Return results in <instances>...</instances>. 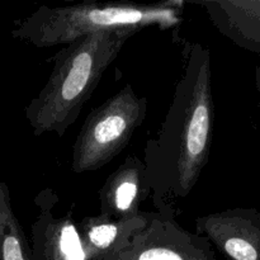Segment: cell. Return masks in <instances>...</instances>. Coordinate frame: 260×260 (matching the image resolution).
Listing matches in <instances>:
<instances>
[{"instance_id": "cell-1", "label": "cell", "mask_w": 260, "mask_h": 260, "mask_svg": "<svg viewBox=\"0 0 260 260\" xmlns=\"http://www.w3.org/2000/svg\"><path fill=\"white\" fill-rule=\"evenodd\" d=\"M184 56L172 104L157 136L146 142L142 160L152 205L175 216L207 165L215 124L210 48L188 43Z\"/></svg>"}, {"instance_id": "cell-2", "label": "cell", "mask_w": 260, "mask_h": 260, "mask_svg": "<svg viewBox=\"0 0 260 260\" xmlns=\"http://www.w3.org/2000/svg\"><path fill=\"white\" fill-rule=\"evenodd\" d=\"M135 35V30L90 33L56 52L51 75L24 109L33 135L62 137L80 116L107 69Z\"/></svg>"}, {"instance_id": "cell-3", "label": "cell", "mask_w": 260, "mask_h": 260, "mask_svg": "<svg viewBox=\"0 0 260 260\" xmlns=\"http://www.w3.org/2000/svg\"><path fill=\"white\" fill-rule=\"evenodd\" d=\"M184 0L139 4L121 2H84L63 7L41 5L14 22L13 38L38 48L66 46L96 32L172 29L182 24Z\"/></svg>"}, {"instance_id": "cell-4", "label": "cell", "mask_w": 260, "mask_h": 260, "mask_svg": "<svg viewBox=\"0 0 260 260\" xmlns=\"http://www.w3.org/2000/svg\"><path fill=\"white\" fill-rule=\"evenodd\" d=\"M146 114L147 98L137 95L129 83L94 108L73 146V172L93 173L111 162L129 144Z\"/></svg>"}, {"instance_id": "cell-5", "label": "cell", "mask_w": 260, "mask_h": 260, "mask_svg": "<svg viewBox=\"0 0 260 260\" xmlns=\"http://www.w3.org/2000/svg\"><path fill=\"white\" fill-rule=\"evenodd\" d=\"M108 260H217L210 241L185 230L174 213L150 212L146 228Z\"/></svg>"}, {"instance_id": "cell-6", "label": "cell", "mask_w": 260, "mask_h": 260, "mask_svg": "<svg viewBox=\"0 0 260 260\" xmlns=\"http://www.w3.org/2000/svg\"><path fill=\"white\" fill-rule=\"evenodd\" d=\"M58 196L52 188L35 197L37 215L30 226L33 260H89L73 213L56 216Z\"/></svg>"}, {"instance_id": "cell-7", "label": "cell", "mask_w": 260, "mask_h": 260, "mask_svg": "<svg viewBox=\"0 0 260 260\" xmlns=\"http://www.w3.org/2000/svg\"><path fill=\"white\" fill-rule=\"evenodd\" d=\"M196 234L210 241L229 260H260V212L254 208H230L200 216Z\"/></svg>"}, {"instance_id": "cell-8", "label": "cell", "mask_w": 260, "mask_h": 260, "mask_svg": "<svg viewBox=\"0 0 260 260\" xmlns=\"http://www.w3.org/2000/svg\"><path fill=\"white\" fill-rule=\"evenodd\" d=\"M149 197H151V188L146 167L141 159L131 155L99 189V215L114 220L135 217L141 212L140 205Z\"/></svg>"}, {"instance_id": "cell-9", "label": "cell", "mask_w": 260, "mask_h": 260, "mask_svg": "<svg viewBox=\"0 0 260 260\" xmlns=\"http://www.w3.org/2000/svg\"><path fill=\"white\" fill-rule=\"evenodd\" d=\"M150 212L141 211L129 218L86 216L78 223L79 235L89 260H108L128 248L135 236L144 230Z\"/></svg>"}, {"instance_id": "cell-10", "label": "cell", "mask_w": 260, "mask_h": 260, "mask_svg": "<svg viewBox=\"0 0 260 260\" xmlns=\"http://www.w3.org/2000/svg\"><path fill=\"white\" fill-rule=\"evenodd\" d=\"M213 27L239 47L260 53V0H201Z\"/></svg>"}, {"instance_id": "cell-11", "label": "cell", "mask_w": 260, "mask_h": 260, "mask_svg": "<svg viewBox=\"0 0 260 260\" xmlns=\"http://www.w3.org/2000/svg\"><path fill=\"white\" fill-rule=\"evenodd\" d=\"M0 260H33L32 249L12 205L10 189L0 180Z\"/></svg>"}, {"instance_id": "cell-12", "label": "cell", "mask_w": 260, "mask_h": 260, "mask_svg": "<svg viewBox=\"0 0 260 260\" xmlns=\"http://www.w3.org/2000/svg\"><path fill=\"white\" fill-rule=\"evenodd\" d=\"M255 84H256V89H258V93L260 96V63L255 69Z\"/></svg>"}]
</instances>
